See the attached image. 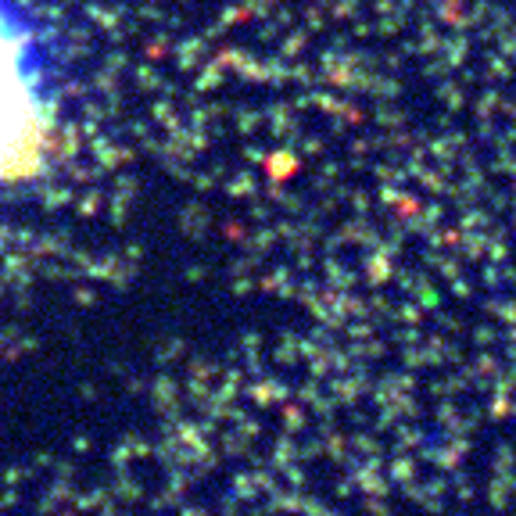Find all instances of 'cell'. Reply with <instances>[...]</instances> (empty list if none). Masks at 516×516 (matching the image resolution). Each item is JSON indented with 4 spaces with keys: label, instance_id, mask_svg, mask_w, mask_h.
Listing matches in <instances>:
<instances>
[{
    "label": "cell",
    "instance_id": "1",
    "mask_svg": "<svg viewBox=\"0 0 516 516\" xmlns=\"http://www.w3.org/2000/svg\"><path fill=\"white\" fill-rule=\"evenodd\" d=\"M47 151V112L33 83L26 43L0 11V183L33 176Z\"/></svg>",
    "mask_w": 516,
    "mask_h": 516
}]
</instances>
